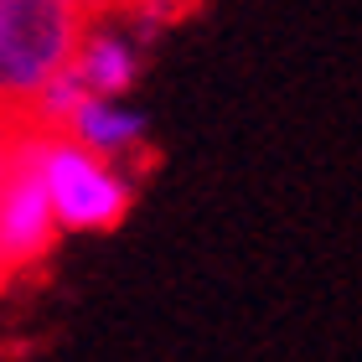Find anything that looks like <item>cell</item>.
Returning <instances> with one entry per match:
<instances>
[{
  "mask_svg": "<svg viewBox=\"0 0 362 362\" xmlns=\"http://www.w3.org/2000/svg\"><path fill=\"white\" fill-rule=\"evenodd\" d=\"M0 279H6V269H0Z\"/></svg>",
  "mask_w": 362,
  "mask_h": 362,
  "instance_id": "7",
  "label": "cell"
},
{
  "mask_svg": "<svg viewBox=\"0 0 362 362\" xmlns=\"http://www.w3.org/2000/svg\"><path fill=\"white\" fill-rule=\"evenodd\" d=\"M57 218L42 181V129L6 140V171H0V269H31L52 254Z\"/></svg>",
  "mask_w": 362,
  "mask_h": 362,
  "instance_id": "3",
  "label": "cell"
},
{
  "mask_svg": "<svg viewBox=\"0 0 362 362\" xmlns=\"http://www.w3.org/2000/svg\"><path fill=\"white\" fill-rule=\"evenodd\" d=\"M0 171H6V140H0Z\"/></svg>",
  "mask_w": 362,
  "mask_h": 362,
  "instance_id": "6",
  "label": "cell"
},
{
  "mask_svg": "<svg viewBox=\"0 0 362 362\" xmlns=\"http://www.w3.org/2000/svg\"><path fill=\"white\" fill-rule=\"evenodd\" d=\"M73 73L88 88V98H119L135 83V47L114 31H83L73 52Z\"/></svg>",
  "mask_w": 362,
  "mask_h": 362,
  "instance_id": "5",
  "label": "cell"
},
{
  "mask_svg": "<svg viewBox=\"0 0 362 362\" xmlns=\"http://www.w3.org/2000/svg\"><path fill=\"white\" fill-rule=\"evenodd\" d=\"M83 42V0H0V93L37 98Z\"/></svg>",
  "mask_w": 362,
  "mask_h": 362,
  "instance_id": "1",
  "label": "cell"
},
{
  "mask_svg": "<svg viewBox=\"0 0 362 362\" xmlns=\"http://www.w3.org/2000/svg\"><path fill=\"white\" fill-rule=\"evenodd\" d=\"M68 140H78L83 151H93L98 160H119V156H129L140 145V135H145V119L135 109H124L119 98H88L83 109L68 119V129H62Z\"/></svg>",
  "mask_w": 362,
  "mask_h": 362,
  "instance_id": "4",
  "label": "cell"
},
{
  "mask_svg": "<svg viewBox=\"0 0 362 362\" xmlns=\"http://www.w3.org/2000/svg\"><path fill=\"white\" fill-rule=\"evenodd\" d=\"M42 181L57 233H109L124 223L129 202H135L129 181L109 160H98L68 135H47V129H42Z\"/></svg>",
  "mask_w": 362,
  "mask_h": 362,
  "instance_id": "2",
  "label": "cell"
}]
</instances>
